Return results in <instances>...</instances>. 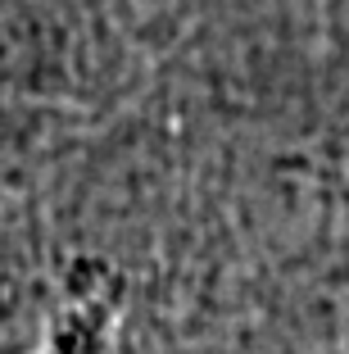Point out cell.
I'll use <instances>...</instances> for the list:
<instances>
[{
    "label": "cell",
    "instance_id": "obj_1",
    "mask_svg": "<svg viewBox=\"0 0 349 354\" xmlns=\"http://www.w3.org/2000/svg\"><path fill=\"white\" fill-rule=\"evenodd\" d=\"M37 218L19 200L0 196V354H28L46 341L55 313Z\"/></svg>",
    "mask_w": 349,
    "mask_h": 354
},
{
    "label": "cell",
    "instance_id": "obj_2",
    "mask_svg": "<svg viewBox=\"0 0 349 354\" xmlns=\"http://www.w3.org/2000/svg\"><path fill=\"white\" fill-rule=\"evenodd\" d=\"M104 318H109V309H104L100 300H82L77 309H68L64 318H55L50 332H46V341L37 345V350L28 354H100V341H104Z\"/></svg>",
    "mask_w": 349,
    "mask_h": 354
}]
</instances>
